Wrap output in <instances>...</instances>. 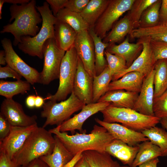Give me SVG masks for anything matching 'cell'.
Here are the masks:
<instances>
[{"label": "cell", "instance_id": "obj_56", "mask_svg": "<svg viewBox=\"0 0 167 167\" xmlns=\"http://www.w3.org/2000/svg\"><path fill=\"white\" fill-rule=\"evenodd\" d=\"M5 3L4 0H0V19H2V9L4 3Z\"/></svg>", "mask_w": 167, "mask_h": 167}, {"label": "cell", "instance_id": "obj_37", "mask_svg": "<svg viewBox=\"0 0 167 167\" xmlns=\"http://www.w3.org/2000/svg\"><path fill=\"white\" fill-rule=\"evenodd\" d=\"M105 55L112 77V81L118 79L120 74L127 68L126 61L122 57L112 54L106 50Z\"/></svg>", "mask_w": 167, "mask_h": 167}, {"label": "cell", "instance_id": "obj_52", "mask_svg": "<svg viewBox=\"0 0 167 167\" xmlns=\"http://www.w3.org/2000/svg\"><path fill=\"white\" fill-rule=\"evenodd\" d=\"M29 0H4L5 3L12 4V5H20L29 2Z\"/></svg>", "mask_w": 167, "mask_h": 167}, {"label": "cell", "instance_id": "obj_10", "mask_svg": "<svg viewBox=\"0 0 167 167\" xmlns=\"http://www.w3.org/2000/svg\"><path fill=\"white\" fill-rule=\"evenodd\" d=\"M5 53L7 65L24 77L32 85L39 83L40 73L26 63L14 50L11 40L6 38L1 41Z\"/></svg>", "mask_w": 167, "mask_h": 167}, {"label": "cell", "instance_id": "obj_12", "mask_svg": "<svg viewBox=\"0 0 167 167\" xmlns=\"http://www.w3.org/2000/svg\"><path fill=\"white\" fill-rule=\"evenodd\" d=\"M11 126L27 127L37 124V117L30 116L24 112L22 105L13 99H5L0 107V113Z\"/></svg>", "mask_w": 167, "mask_h": 167}, {"label": "cell", "instance_id": "obj_50", "mask_svg": "<svg viewBox=\"0 0 167 167\" xmlns=\"http://www.w3.org/2000/svg\"><path fill=\"white\" fill-rule=\"evenodd\" d=\"M36 96L35 95H30L27 97L26 100V104L29 108H32L35 107Z\"/></svg>", "mask_w": 167, "mask_h": 167}, {"label": "cell", "instance_id": "obj_25", "mask_svg": "<svg viewBox=\"0 0 167 167\" xmlns=\"http://www.w3.org/2000/svg\"><path fill=\"white\" fill-rule=\"evenodd\" d=\"M134 27L129 15L127 14L120 20L102 40L109 45L115 44L122 40L131 33Z\"/></svg>", "mask_w": 167, "mask_h": 167}, {"label": "cell", "instance_id": "obj_27", "mask_svg": "<svg viewBox=\"0 0 167 167\" xmlns=\"http://www.w3.org/2000/svg\"><path fill=\"white\" fill-rule=\"evenodd\" d=\"M110 1V0H90L80 13L90 28L93 27L106 9Z\"/></svg>", "mask_w": 167, "mask_h": 167}, {"label": "cell", "instance_id": "obj_32", "mask_svg": "<svg viewBox=\"0 0 167 167\" xmlns=\"http://www.w3.org/2000/svg\"><path fill=\"white\" fill-rule=\"evenodd\" d=\"M56 17L70 26L77 33L85 30H89L90 26L83 19L80 13L72 12L67 8L61 10Z\"/></svg>", "mask_w": 167, "mask_h": 167}, {"label": "cell", "instance_id": "obj_44", "mask_svg": "<svg viewBox=\"0 0 167 167\" xmlns=\"http://www.w3.org/2000/svg\"><path fill=\"white\" fill-rule=\"evenodd\" d=\"M68 0H46L51 9L53 15L56 16L58 12L65 8Z\"/></svg>", "mask_w": 167, "mask_h": 167}, {"label": "cell", "instance_id": "obj_17", "mask_svg": "<svg viewBox=\"0 0 167 167\" xmlns=\"http://www.w3.org/2000/svg\"><path fill=\"white\" fill-rule=\"evenodd\" d=\"M155 71L145 76L137 100L133 109L145 115L155 116L153 111Z\"/></svg>", "mask_w": 167, "mask_h": 167}, {"label": "cell", "instance_id": "obj_8", "mask_svg": "<svg viewBox=\"0 0 167 167\" xmlns=\"http://www.w3.org/2000/svg\"><path fill=\"white\" fill-rule=\"evenodd\" d=\"M44 63L39 83L48 85L59 79L60 65L66 51L57 46L55 38L47 40L43 47Z\"/></svg>", "mask_w": 167, "mask_h": 167}, {"label": "cell", "instance_id": "obj_1", "mask_svg": "<svg viewBox=\"0 0 167 167\" xmlns=\"http://www.w3.org/2000/svg\"><path fill=\"white\" fill-rule=\"evenodd\" d=\"M36 1L31 0L20 5H12L9 8L11 18L9 22L4 26L0 33H11L14 37L13 45L16 46L21 42V37L25 36L34 37L40 31L38 25L42 23L40 13L37 11Z\"/></svg>", "mask_w": 167, "mask_h": 167}, {"label": "cell", "instance_id": "obj_11", "mask_svg": "<svg viewBox=\"0 0 167 167\" xmlns=\"http://www.w3.org/2000/svg\"><path fill=\"white\" fill-rule=\"evenodd\" d=\"M74 46L85 69L93 77L96 75L94 46L88 30L77 33Z\"/></svg>", "mask_w": 167, "mask_h": 167}, {"label": "cell", "instance_id": "obj_21", "mask_svg": "<svg viewBox=\"0 0 167 167\" xmlns=\"http://www.w3.org/2000/svg\"><path fill=\"white\" fill-rule=\"evenodd\" d=\"M127 37L124 41L118 45H110L106 49L109 53L119 56L126 61L127 68L130 66L142 51L143 45L138 41L136 43H130Z\"/></svg>", "mask_w": 167, "mask_h": 167}, {"label": "cell", "instance_id": "obj_49", "mask_svg": "<svg viewBox=\"0 0 167 167\" xmlns=\"http://www.w3.org/2000/svg\"><path fill=\"white\" fill-rule=\"evenodd\" d=\"M159 160L158 158L150 160L145 162L138 166V167H157Z\"/></svg>", "mask_w": 167, "mask_h": 167}, {"label": "cell", "instance_id": "obj_4", "mask_svg": "<svg viewBox=\"0 0 167 167\" xmlns=\"http://www.w3.org/2000/svg\"><path fill=\"white\" fill-rule=\"evenodd\" d=\"M46 2L41 6H36L42 19V26L36 36L32 37L25 36L21 38V42L18 45L19 49L24 54L33 57L43 58V47L46 41L50 38H55L54 25L57 19L49 8Z\"/></svg>", "mask_w": 167, "mask_h": 167}, {"label": "cell", "instance_id": "obj_28", "mask_svg": "<svg viewBox=\"0 0 167 167\" xmlns=\"http://www.w3.org/2000/svg\"><path fill=\"white\" fill-rule=\"evenodd\" d=\"M154 69L155 99L160 96L167 89V59L156 61Z\"/></svg>", "mask_w": 167, "mask_h": 167}, {"label": "cell", "instance_id": "obj_26", "mask_svg": "<svg viewBox=\"0 0 167 167\" xmlns=\"http://www.w3.org/2000/svg\"><path fill=\"white\" fill-rule=\"evenodd\" d=\"M130 36L132 39L149 37L152 40L167 43V23L152 27L134 29Z\"/></svg>", "mask_w": 167, "mask_h": 167}, {"label": "cell", "instance_id": "obj_30", "mask_svg": "<svg viewBox=\"0 0 167 167\" xmlns=\"http://www.w3.org/2000/svg\"><path fill=\"white\" fill-rule=\"evenodd\" d=\"M88 31L94 46L96 75L97 76L101 73L108 66L104 56L105 51L109 45L103 42L102 39L95 32L93 27L90 28Z\"/></svg>", "mask_w": 167, "mask_h": 167}, {"label": "cell", "instance_id": "obj_42", "mask_svg": "<svg viewBox=\"0 0 167 167\" xmlns=\"http://www.w3.org/2000/svg\"><path fill=\"white\" fill-rule=\"evenodd\" d=\"M11 125L6 119L0 113V141L9 134Z\"/></svg>", "mask_w": 167, "mask_h": 167}, {"label": "cell", "instance_id": "obj_41", "mask_svg": "<svg viewBox=\"0 0 167 167\" xmlns=\"http://www.w3.org/2000/svg\"><path fill=\"white\" fill-rule=\"evenodd\" d=\"M90 0H68L65 8L75 13H80Z\"/></svg>", "mask_w": 167, "mask_h": 167}, {"label": "cell", "instance_id": "obj_45", "mask_svg": "<svg viewBox=\"0 0 167 167\" xmlns=\"http://www.w3.org/2000/svg\"><path fill=\"white\" fill-rule=\"evenodd\" d=\"M0 167H19L4 152L0 151Z\"/></svg>", "mask_w": 167, "mask_h": 167}, {"label": "cell", "instance_id": "obj_22", "mask_svg": "<svg viewBox=\"0 0 167 167\" xmlns=\"http://www.w3.org/2000/svg\"><path fill=\"white\" fill-rule=\"evenodd\" d=\"M145 76L143 74L137 71L128 72L119 79L111 82L107 91L122 89L139 93Z\"/></svg>", "mask_w": 167, "mask_h": 167}, {"label": "cell", "instance_id": "obj_31", "mask_svg": "<svg viewBox=\"0 0 167 167\" xmlns=\"http://www.w3.org/2000/svg\"><path fill=\"white\" fill-rule=\"evenodd\" d=\"M139 149L131 166L137 167L150 160L162 156L160 148L149 140L139 144Z\"/></svg>", "mask_w": 167, "mask_h": 167}, {"label": "cell", "instance_id": "obj_47", "mask_svg": "<svg viewBox=\"0 0 167 167\" xmlns=\"http://www.w3.org/2000/svg\"><path fill=\"white\" fill-rule=\"evenodd\" d=\"M19 167H49L47 164L40 158L36 159L26 165Z\"/></svg>", "mask_w": 167, "mask_h": 167}, {"label": "cell", "instance_id": "obj_3", "mask_svg": "<svg viewBox=\"0 0 167 167\" xmlns=\"http://www.w3.org/2000/svg\"><path fill=\"white\" fill-rule=\"evenodd\" d=\"M52 133L38 127L28 137L12 160L18 167L26 165L33 160L51 154L55 143Z\"/></svg>", "mask_w": 167, "mask_h": 167}, {"label": "cell", "instance_id": "obj_15", "mask_svg": "<svg viewBox=\"0 0 167 167\" xmlns=\"http://www.w3.org/2000/svg\"><path fill=\"white\" fill-rule=\"evenodd\" d=\"M110 104V102H106L86 105L79 113L60 125V131L74 132L75 130H78L81 133L86 132V130L84 131L82 129L84 122L90 117L101 112Z\"/></svg>", "mask_w": 167, "mask_h": 167}, {"label": "cell", "instance_id": "obj_40", "mask_svg": "<svg viewBox=\"0 0 167 167\" xmlns=\"http://www.w3.org/2000/svg\"><path fill=\"white\" fill-rule=\"evenodd\" d=\"M150 44L156 61L167 59V43L151 39Z\"/></svg>", "mask_w": 167, "mask_h": 167}, {"label": "cell", "instance_id": "obj_39", "mask_svg": "<svg viewBox=\"0 0 167 167\" xmlns=\"http://www.w3.org/2000/svg\"><path fill=\"white\" fill-rule=\"evenodd\" d=\"M153 111L155 116L167 120V89L160 96L154 99Z\"/></svg>", "mask_w": 167, "mask_h": 167}, {"label": "cell", "instance_id": "obj_23", "mask_svg": "<svg viewBox=\"0 0 167 167\" xmlns=\"http://www.w3.org/2000/svg\"><path fill=\"white\" fill-rule=\"evenodd\" d=\"M55 143L53 152L39 158L49 167H64L75 156L65 148L59 138L54 136Z\"/></svg>", "mask_w": 167, "mask_h": 167}, {"label": "cell", "instance_id": "obj_5", "mask_svg": "<svg viewBox=\"0 0 167 167\" xmlns=\"http://www.w3.org/2000/svg\"><path fill=\"white\" fill-rule=\"evenodd\" d=\"M100 112L103 121L108 123H120L135 131L142 132L160 123L161 119L155 116L142 114L132 109L120 108L112 104Z\"/></svg>", "mask_w": 167, "mask_h": 167}, {"label": "cell", "instance_id": "obj_19", "mask_svg": "<svg viewBox=\"0 0 167 167\" xmlns=\"http://www.w3.org/2000/svg\"><path fill=\"white\" fill-rule=\"evenodd\" d=\"M139 149V144L130 146L114 139L107 145L105 152L118 159L124 165L131 166Z\"/></svg>", "mask_w": 167, "mask_h": 167}, {"label": "cell", "instance_id": "obj_14", "mask_svg": "<svg viewBox=\"0 0 167 167\" xmlns=\"http://www.w3.org/2000/svg\"><path fill=\"white\" fill-rule=\"evenodd\" d=\"M95 122L104 127L114 139L120 140L130 146H135L149 140L141 132L136 131L117 123H108L98 118Z\"/></svg>", "mask_w": 167, "mask_h": 167}, {"label": "cell", "instance_id": "obj_29", "mask_svg": "<svg viewBox=\"0 0 167 167\" xmlns=\"http://www.w3.org/2000/svg\"><path fill=\"white\" fill-rule=\"evenodd\" d=\"M83 156L87 161L89 167H119L120 165L113 160L106 152H100L95 150H88L82 152Z\"/></svg>", "mask_w": 167, "mask_h": 167}, {"label": "cell", "instance_id": "obj_34", "mask_svg": "<svg viewBox=\"0 0 167 167\" xmlns=\"http://www.w3.org/2000/svg\"><path fill=\"white\" fill-rule=\"evenodd\" d=\"M112 77L107 66L99 75L93 77L92 88L93 103L97 102L100 98L107 91Z\"/></svg>", "mask_w": 167, "mask_h": 167}, {"label": "cell", "instance_id": "obj_33", "mask_svg": "<svg viewBox=\"0 0 167 167\" xmlns=\"http://www.w3.org/2000/svg\"><path fill=\"white\" fill-rule=\"evenodd\" d=\"M30 84L26 80H17L15 81H0V95L6 99H12L14 96L23 94L30 89Z\"/></svg>", "mask_w": 167, "mask_h": 167}, {"label": "cell", "instance_id": "obj_46", "mask_svg": "<svg viewBox=\"0 0 167 167\" xmlns=\"http://www.w3.org/2000/svg\"><path fill=\"white\" fill-rule=\"evenodd\" d=\"M167 23V0H162L160 10L159 24Z\"/></svg>", "mask_w": 167, "mask_h": 167}, {"label": "cell", "instance_id": "obj_2", "mask_svg": "<svg viewBox=\"0 0 167 167\" xmlns=\"http://www.w3.org/2000/svg\"><path fill=\"white\" fill-rule=\"evenodd\" d=\"M60 125L49 131L55 135L67 150L73 155L88 150L105 152L107 145L114 138L104 127L95 125L90 133L86 132L69 135L66 132L60 131Z\"/></svg>", "mask_w": 167, "mask_h": 167}, {"label": "cell", "instance_id": "obj_18", "mask_svg": "<svg viewBox=\"0 0 167 167\" xmlns=\"http://www.w3.org/2000/svg\"><path fill=\"white\" fill-rule=\"evenodd\" d=\"M93 77L85 70L81 60L78 57L73 91L76 96L86 105L93 103Z\"/></svg>", "mask_w": 167, "mask_h": 167}, {"label": "cell", "instance_id": "obj_51", "mask_svg": "<svg viewBox=\"0 0 167 167\" xmlns=\"http://www.w3.org/2000/svg\"><path fill=\"white\" fill-rule=\"evenodd\" d=\"M74 167H89V166L85 158L83 156Z\"/></svg>", "mask_w": 167, "mask_h": 167}, {"label": "cell", "instance_id": "obj_9", "mask_svg": "<svg viewBox=\"0 0 167 167\" xmlns=\"http://www.w3.org/2000/svg\"><path fill=\"white\" fill-rule=\"evenodd\" d=\"M135 0H110L106 9L93 27L95 32L102 40L113 24L124 13L129 11Z\"/></svg>", "mask_w": 167, "mask_h": 167}, {"label": "cell", "instance_id": "obj_6", "mask_svg": "<svg viewBox=\"0 0 167 167\" xmlns=\"http://www.w3.org/2000/svg\"><path fill=\"white\" fill-rule=\"evenodd\" d=\"M86 104L79 100L73 91L69 97L59 103L49 100L42 106L41 116L46 118L42 127L61 124L70 118L74 113L81 110Z\"/></svg>", "mask_w": 167, "mask_h": 167}, {"label": "cell", "instance_id": "obj_38", "mask_svg": "<svg viewBox=\"0 0 167 167\" xmlns=\"http://www.w3.org/2000/svg\"><path fill=\"white\" fill-rule=\"evenodd\" d=\"M157 0H135L128 14L134 26V29L139 27L140 18L144 11Z\"/></svg>", "mask_w": 167, "mask_h": 167}, {"label": "cell", "instance_id": "obj_35", "mask_svg": "<svg viewBox=\"0 0 167 167\" xmlns=\"http://www.w3.org/2000/svg\"><path fill=\"white\" fill-rule=\"evenodd\" d=\"M153 144L160 149L162 156H167V131L156 126L141 132Z\"/></svg>", "mask_w": 167, "mask_h": 167}, {"label": "cell", "instance_id": "obj_53", "mask_svg": "<svg viewBox=\"0 0 167 167\" xmlns=\"http://www.w3.org/2000/svg\"><path fill=\"white\" fill-rule=\"evenodd\" d=\"M44 103V100L42 97L39 96H36L35 102V107L39 108L43 106Z\"/></svg>", "mask_w": 167, "mask_h": 167}, {"label": "cell", "instance_id": "obj_54", "mask_svg": "<svg viewBox=\"0 0 167 167\" xmlns=\"http://www.w3.org/2000/svg\"><path fill=\"white\" fill-rule=\"evenodd\" d=\"M5 53L4 50H1L0 51V64L5 65L6 64Z\"/></svg>", "mask_w": 167, "mask_h": 167}, {"label": "cell", "instance_id": "obj_16", "mask_svg": "<svg viewBox=\"0 0 167 167\" xmlns=\"http://www.w3.org/2000/svg\"><path fill=\"white\" fill-rule=\"evenodd\" d=\"M150 40L149 37L139 39L142 45V50L131 65L120 74L119 79L126 73L132 71L139 72L146 76L154 69L156 62L151 47Z\"/></svg>", "mask_w": 167, "mask_h": 167}, {"label": "cell", "instance_id": "obj_7", "mask_svg": "<svg viewBox=\"0 0 167 167\" xmlns=\"http://www.w3.org/2000/svg\"><path fill=\"white\" fill-rule=\"evenodd\" d=\"M78 56L74 45L66 52L60 65L59 85L56 92L53 95L48 93L46 98L50 101H62L73 90L76 74Z\"/></svg>", "mask_w": 167, "mask_h": 167}, {"label": "cell", "instance_id": "obj_20", "mask_svg": "<svg viewBox=\"0 0 167 167\" xmlns=\"http://www.w3.org/2000/svg\"><path fill=\"white\" fill-rule=\"evenodd\" d=\"M139 93L119 89L109 91L98 101L97 102H109L120 108L133 109Z\"/></svg>", "mask_w": 167, "mask_h": 167}, {"label": "cell", "instance_id": "obj_24", "mask_svg": "<svg viewBox=\"0 0 167 167\" xmlns=\"http://www.w3.org/2000/svg\"><path fill=\"white\" fill-rule=\"evenodd\" d=\"M77 34L66 23L57 19L54 25L55 39L60 49L66 52L73 46Z\"/></svg>", "mask_w": 167, "mask_h": 167}, {"label": "cell", "instance_id": "obj_13", "mask_svg": "<svg viewBox=\"0 0 167 167\" xmlns=\"http://www.w3.org/2000/svg\"><path fill=\"white\" fill-rule=\"evenodd\" d=\"M38 127L37 124L27 127L11 126L8 135L0 141V151L12 160L29 135Z\"/></svg>", "mask_w": 167, "mask_h": 167}, {"label": "cell", "instance_id": "obj_43", "mask_svg": "<svg viewBox=\"0 0 167 167\" xmlns=\"http://www.w3.org/2000/svg\"><path fill=\"white\" fill-rule=\"evenodd\" d=\"M22 76L7 65L0 67V78L6 79L11 77L17 80H20Z\"/></svg>", "mask_w": 167, "mask_h": 167}, {"label": "cell", "instance_id": "obj_55", "mask_svg": "<svg viewBox=\"0 0 167 167\" xmlns=\"http://www.w3.org/2000/svg\"><path fill=\"white\" fill-rule=\"evenodd\" d=\"M160 123L161 124L162 127L167 131V120L161 119Z\"/></svg>", "mask_w": 167, "mask_h": 167}, {"label": "cell", "instance_id": "obj_57", "mask_svg": "<svg viewBox=\"0 0 167 167\" xmlns=\"http://www.w3.org/2000/svg\"><path fill=\"white\" fill-rule=\"evenodd\" d=\"M119 167H132V166L127 165H125L123 166H120Z\"/></svg>", "mask_w": 167, "mask_h": 167}, {"label": "cell", "instance_id": "obj_48", "mask_svg": "<svg viewBox=\"0 0 167 167\" xmlns=\"http://www.w3.org/2000/svg\"><path fill=\"white\" fill-rule=\"evenodd\" d=\"M83 152L81 151L78 152L64 167H74L79 160L83 156Z\"/></svg>", "mask_w": 167, "mask_h": 167}, {"label": "cell", "instance_id": "obj_36", "mask_svg": "<svg viewBox=\"0 0 167 167\" xmlns=\"http://www.w3.org/2000/svg\"><path fill=\"white\" fill-rule=\"evenodd\" d=\"M161 1L157 0L144 11L140 18L138 28L152 27L159 24L160 10Z\"/></svg>", "mask_w": 167, "mask_h": 167}]
</instances>
